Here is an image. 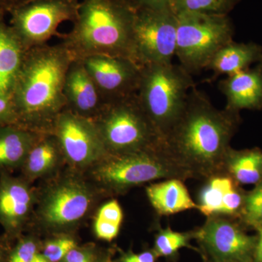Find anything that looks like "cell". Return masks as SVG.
<instances>
[{
	"label": "cell",
	"mask_w": 262,
	"mask_h": 262,
	"mask_svg": "<svg viewBox=\"0 0 262 262\" xmlns=\"http://www.w3.org/2000/svg\"><path fill=\"white\" fill-rule=\"evenodd\" d=\"M241 122L239 113L218 110L194 87L182 115L164 139L163 149L190 179L206 180L223 173L226 155Z\"/></svg>",
	"instance_id": "1"
},
{
	"label": "cell",
	"mask_w": 262,
	"mask_h": 262,
	"mask_svg": "<svg viewBox=\"0 0 262 262\" xmlns=\"http://www.w3.org/2000/svg\"><path fill=\"white\" fill-rule=\"evenodd\" d=\"M73 60L62 42L28 50L10 96L18 125L39 134L51 133L67 106L65 78Z\"/></svg>",
	"instance_id": "2"
},
{
	"label": "cell",
	"mask_w": 262,
	"mask_h": 262,
	"mask_svg": "<svg viewBox=\"0 0 262 262\" xmlns=\"http://www.w3.org/2000/svg\"><path fill=\"white\" fill-rule=\"evenodd\" d=\"M134 15L123 0H83L73 28L61 34V42L74 60L107 55L134 61Z\"/></svg>",
	"instance_id": "3"
},
{
	"label": "cell",
	"mask_w": 262,
	"mask_h": 262,
	"mask_svg": "<svg viewBox=\"0 0 262 262\" xmlns=\"http://www.w3.org/2000/svg\"><path fill=\"white\" fill-rule=\"evenodd\" d=\"M194 87L192 75L180 64L141 66L136 94L163 140L182 115Z\"/></svg>",
	"instance_id": "4"
},
{
	"label": "cell",
	"mask_w": 262,
	"mask_h": 262,
	"mask_svg": "<svg viewBox=\"0 0 262 262\" xmlns=\"http://www.w3.org/2000/svg\"><path fill=\"white\" fill-rule=\"evenodd\" d=\"M90 169L98 187L114 194L154 181L179 179L184 182L190 179L163 149L126 154L108 153Z\"/></svg>",
	"instance_id": "5"
},
{
	"label": "cell",
	"mask_w": 262,
	"mask_h": 262,
	"mask_svg": "<svg viewBox=\"0 0 262 262\" xmlns=\"http://www.w3.org/2000/svg\"><path fill=\"white\" fill-rule=\"evenodd\" d=\"M93 121L110 154L163 149V140L136 94L106 103Z\"/></svg>",
	"instance_id": "6"
},
{
	"label": "cell",
	"mask_w": 262,
	"mask_h": 262,
	"mask_svg": "<svg viewBox=\"0 0 262 262\" xmlns=\"http://www.w3.org/2000/svg\"><path fill=\"white\" fill-rule=\"evenodd\" d=\"M177 16L176 56L191 75L206 70L215 53L233 40V25L227 15L181 12Z\"/></svg>",
	"instance_id": "7"
},
{
	"label": "cell",
	"mask_w": 262,
	"mask_h": 262,
	"mask_svg": "<svg viewBox=\"0 0 262 262\" xmlns=\"http://www.w3.org/2000/svg\"><path fill=\"white\" fill-rule=\"evenodd\" d=\"M96 191L80 176L68 174L48 186L38 203V223L52 230H64L80 223L91 211Z\"/></svg>",
	"instance_id": "8"
},
{
	"label": "cell",
	"mask_w": 262,
	"mask_h": 262,
	"mask_svg": "<svg viewBox=\"0 0 262 262\" xmlns=\"http://www.w3.org/2000/svg\"><path fill=\"white\" fill-rule=\"evenodd\" d=\"M78 0H28L12 10L10 27L27 50L47 44L51 38L61 37L60 24L75 21Z\"/></svg>",
	"instance_id": "9"
},
{
	"label": "cell",
	"mask_w": 262,
	"mask_h": 262,
	"mask_svg": "<svg viewBox=\"0 0 262 262\" xmlns=\"http://www.w3.org/2000/svg\"><path fill=\"white\" fill-rule=\"evenodd\" d=\"M134 12V61L140 66L172 63L177 51V13L170 8Z\"/></svg>",
	"instance_id": "10"
},
{
	"label": "cell",
	"mask_w": 262,
	"mask_h": 262,
	"mask_svg": "<svg viewBox=\"0 0 262 262\" xmlns=\"http://www.w3.org/2000/svg\"><path fill=\"white\" fill-rule=\"evenodd\" d=\"M51 134L65 162L75 170L90 169L108 154L94 121L66 108L57 117Z\"/></svg>",
	"instance_id": "11"
},
{
	"label": "cell",
	"mask_w": 262,
	"mask_h": 262,
	"mask_svg": "<svg viewBox=\"0 0 262 262\" xmlns=\"http://www.w3.org/2000/svg\"><path fill=\"white\" fill-rule=\"evenodd\" d=\"M241 221L222 215L208 217L194 238L216 262H253L257 234L250 235Z\"/></svg>",
	"instance_id": "12"
},
{
	"label": "cell",
	"mask_w": 262,
	"mask_h": 262,
	"mask_svg": "<svg viewBox=\"0 0 262 262\" xmlns=\"http://www.w3.org/2000/svg\"><path fill=\"white\" fill-rule=\"evenodd\" d=\"M82 61L106 103L137 93L141 66L131 58L95 55Z\"/></svg>",
	"instance_id": "13"
},
{
	"label": "cell",
	"mask_w": 262,
	"mask_h": 262,
	"mask_svg": "<svg viewBox=\"0 0 262 262\" xmlns=\"http://www.w3.org/2000/svg\"><path fill=\"white\" fill-rule=\"evenodd\" d=\"M37 196L30 182L0 172V224L10 236H17L28 223Z\"/></svg>",
	"instance_id": "14"
},
{
	"label": "cell",
	"mask_w": 262,
	"mask_h": 262,
	"mask_svg": "<svg viewBox=\"0 0 262 262\" xmlns=\"http://www.w3.org/2000/svg\"><path fill=\"white\" fill-rule=\"evenodd\" d=\"M204 181L198 194V211L206 218L222 215L239 220L247 193L241 185L225 173Z\"/></svg>",
	"instance_id": "15"
},
{
	"label": "cell",
	"mask_w": 262,
	"mask_h": 262,
	"mask_svg": "<svg viewBox=\"0 0 262 262\" xmlns=\"http://www.w3.org/2000/svg\"><path fill=\"white\" fill-rule=\"evenodd\" d=\"M63 93L66 110L90 120L96 118L106 104L80 60H73L71 63L66 75Z\"/></svg>",
	"instance_id": "16"
},
{
	"label": "cell",
	"mask_w": 262,
	"mask_h": 262,
	"mask_svg": "<svg viewBox=\"0 0 262 262\" xmlns=\"http://www.w3.org/2000/svg\"><path fill=\"white\" fill-rule=\"evenodd\" d=\"M219 89L225 96L226 110L236 113L261 110L262 61L221 80Z\"/></svg>",
	"instance_id": "17"
},
{
	"label": "cell",
	"mask_w": 262,
	"mask_h": 262,
	"mask_svg": "<svg viewBox=\"0 0 262 262\" xmlns=\"http://www.w3.org/2000/svg\"><path fill=\"white\" fill-rule=\"evenodd\" d=\"M27 51L13 28L0 18V95L11 96Z\"/></svg>",
	"instance_id": "18"
},
{
	"label": "cell",
	"mask_w": 262,
	"mask_h": 262,
	"mask_svg": "<svg viewBox=\"0 0 262 262\" xmlns=\"http://www.w3.org/2000/svg\"><path fill=\"white\" fill-rule=\"evenodd\" d=\"M261 61V46L255 42L237 43L232 40L215 53L206 70L211 71L215 79L221 75L228 77L238 73Z\"/></svg>",
	"instance_id": "19"
},
{
	"label": "cell",
	"mask_w": 262,
	"mask_h": 262,
	"mask_svg": "<svg viewBox=\"0 0 262 262\" xmlns=\"http://www.w3.org/2000/svg\"><path fill=\"white\" fill-rule=\"evenodd\" d=\"M146 194L159 215L168 216L188 210H198V204L191 198L182 179H165L151 184L146 187Z\"/></svg>",
	"instance_id": "20"
},
{
	"label": "cell",
	"mask_w": 262,
	"mask_h": 262,
	"mask_svg": "<svg viewBox=\"0 0 262 262\" xmlns=\"http://www.w3.org/2000/svg\"><path fill=\"white\" fill-rule=\"evenodd\" d=\"M41 134L17 124L0 126V172L20 168Z\"/></svg>",
	"instance_id": "21"
},
{
	"label": "cell",
	"mask_w": 262,
	"mask_h": 262,
	"mask_svg": "<svg viewBox=\"0 0 262 262\" xmlns=\"http://www.w3.org/2000/svg\"><path fill=\"white\" fill-rule=\"evenodd\" d=\"M65 161L56 138L51 133L41 134L22 165L23 178L29 182L53 173Z\"/></svg>",
	"instance_id": "22"
},
{
	"label": "cell",
	"mask_w": 262,
	"mask_h": 262,
	"mask_svg": "<svg viewBox=\"0 0 262 262\" xmlns=\"http://www.w3.org/2000/svg\"><path fill=\"white\" fill-rule=\"evenodd\" d=\"M223 173L239 185H256L262 181V149H234L230 147L224 162Z\"/></svg>",
	"instance_id": "23"
},
{
	"label": "cell",
	"mask_w": 262,
	"mask_h": 262,
	"mask_svg": "<svg viewBox=\"0 0 262 262\" xmlns=\"http://www.w3.org/2000/svg\"><path fill=\"white\" fill-rule=\"evenodd\" d=\"M123 211L117 200L100 207L95 216L94 232L97 238L111 242L116 238L123 222Z\"/></svg>",
	"instance_id": "24"
},
{
	"label": "cell",
	"mask_w": 262,
	"mask_h": 262,
	"mask_svg": "<svg viewBox=\"0 0 262 262\" xmlns=\"http://www.w3.org/2000/svg\"><path fill=\"white\" fill-rule=\"evenodd\" d=\"M191 238H194V232H175L170 227L160 229L155 237V253L157 256L170 257L181 248L189 247Z\"/></svg>",
	"instance_id": "25"
},
{
	"label": "cell",
	"mask_w": 262,
	"mask_h": 262,
	"mask_svg": "<svg viewBox=\"0 0 262 262\" xmlns=\"http://www.w3.org/2000/svg\"><path fill=\"white\" fill-rule=\"evenodd\" d=\"M238 2L239 0H173L172 9L176 13L196 12L227 15Z\"/></svg>",
	"instance_id": "26"
},
{
	"label": "cell",
	"mask_w": 262,
	"mask_h": 262,
	"mask_svg": "<svg viewBox=\"0 0 262 262\" xmlns=\"http://www.w3.org/2000/svg\"><path fill=\"white\" fill-rule=\"evenodd\" d=\"M239 221L246 227L262 229V181L246 193Z\"/></svg>",
	"instance_id": "27"
},
{
	"label": "cell",
	"mask_w": 262,
	"mask_h": 262,
	"mask_svg": "<svg viewBox=\"0 0 262 262\" xmlns=\"http://www.w3.org/2000/svg\"><path fill=\"white\" fill-rule=\"evenodd\" d=\"M76 247L77 243L72 237H58L46 243L42 255L50 262H58L63 260L67 253Z\"/></svg>",
	"instance_id": "28"
},
{
	"label": "cell",
	"mask_w": 262,
	"mask_h": 262,
	"mask_svg": "<svg viewBox=\"0 0 262 262\" xmlns=\"http://www.w3.org/2000/svg\"><path fill=\"white\" fill-rule=\"evenodd\" d=\"M37 253V245L32 237L20 239L8 256V262H32Z\"/></svg>",
	"instance_id": "29"
},
{
	"label": "cell",
	"mask_w": 262,
	"mask_h": 262,
	"mask_svg": "<svg viewBox=\"0 0 262 262\" xmlns=\"http://www.w3.org/2000/svg\"><path fill=\"white\" fill-rule=\"evenodd\" d=\"M12 124H17V117L11 97L0 95V126Z\"/></svg>",
	"instance_id": "30"
},
{
	"label": "cell",
	"mask_w": 262,
	"mask_h": 262,
	"mask_svg": "<svg viewBox=\"0 0 262 262\" xmlns=\"http://www.w3.org/2000/svg\"><path fill=\"white\" fill-rule=\"evenodd\" d=\"M133 10L158 9V8H172L173 0H123Z\"/></svg>",
	"instance_id": "31"
},
{
	"label": "cell",
	"mask_w": 262,
	"mask_h": 262,
	"mask_svg": "<svg viewBox=\"0 0 262 262\" xmlns=\"http://www.w3.org/2000/svg\"><path fill=\"white\" fill-rule=\"evenodd\" d=\"M63 262H93L92 254L88 250L76 247L67 253Z\"/></svg>",
	"instance_id": "32"
},
{
	"label": "cell",
	"mask_w": 262,
	"mask_h": 262,
	"mask_svg": "<svg viewBox=\"0 0 262 262\" xmlns=\"http://www.w3.org/2000/svg\"><path fill=\"white\" fill-rule=\"evenodd\" d=\"M158 257L155 251H144L141 253H127L122 258L121 262H155Z\"/></svg>",
	"instance_id": "33"
},
{
	"label": "cell",
	"mask_w": 262,
	"mask_h": 262,
	"mask_svg": "<svg viewBox=\"0 0 262 262\" xmlns=\"http://www.w3.org/2000/svg\"><path fill=\"white\" fill-rule=\"evenodd\" d=\"M27 1L28 0H0V18H4L16 7Z\"/></svg>",
	"instance_id": "34"
},
{
	"label": "cell",
	"mask_w": 262,
	"mask_h": 262,
	"mask_svg": "<svg viewBox=\"0 0 262 262\" xmlns=\"http://www.w3.org/2000/svg\"><path fill=\"white\" fill-rule=\"evenodd\" d=\"M253 262H262V229L257 230V242L255 248Z\"/></svg>",
	"instance_id": "35"
},
{
	"label": "cell",
	"mask_w": 262,
	"mask_h": 262,
	"mask_svg": "<svg viewBox=\"0 0 262 262\" xmlns=\"http://www.w3.org/2000/svg\"><path fill=\"white\" fill-rule=\"evenodd\" d=\"M32 262H50L48 261L47 258L45 257L42 254H39V253H37L36 256H34V259H33Z\"/></svg>",
	"instance_id": "36"
},
{
	"label": "cell",
	"mask_w": 262,
	"mask_h": 262,
	"mask_svg": "<svg viewBox=\"0 0 262 262\" xmlns=\"http://www.w3.org/2000/svg\"><path fill=\"white\" fill-rule=\"evenodd\" d=\"M5 251L2 245H0V262H4Z\"/></svg>",
	"instance_id": "37"
},
{
	"label": "cell",
	"mask_w": 262,
	"mask_h": 262,
	"mask_svg": "<svg viewBox=\"0 0 262 262\" xmlns=\"http://www.w3.org/2000/svg\"><path fill=\"white\" fill-rule=\"evenodd\" d=\"M215 262H216V261H215Z\"/></svg>",
	"instance_id": "38"
},
{
	"label": "cell",
	"mask_w": 262,
	"mask_h": 262,
	"mask_svg": "<svg viewBox=\"0 0 262 262\" xmlns=\"http://www.w3.org/2000/svg\"></svg>",
	"instance_id": "39"
}]
</instances>
